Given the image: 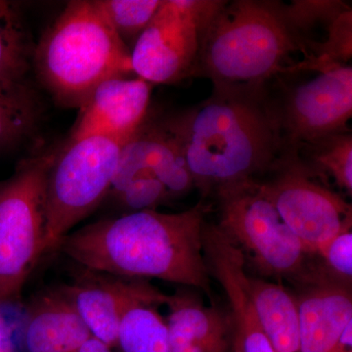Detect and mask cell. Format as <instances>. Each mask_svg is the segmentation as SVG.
I'll return each instance as SVG.
<instances>
[{"label":"cell","mask_w":352,"mask_h":352,"mask_svg":"<svg viewBox=\"0 0 352 352\" xmlns=\"http://www.w3.org/2000/svg\"><path fill=\"white\" fill-rule=\"evenodd\" d=\"M166 326L171 352H227L230 344L229 314L208 307L188 291L166 296Z\"/></svg>","instance_id":"15"},{"label":"cell","mask_w":352,"mask_h":352,"mask_svg":"<svg viewBox=\"0 0 352 352\" xmlns=\"http://www.w3.org/2000/svg\"><path fill=\"white\" fill-rule=\"evenodd\" d=\"M151 94V83L138 76L104 80L80 106L69 141L102 136L126 145L146 122Z\"/></svg>","instance_id":"12"},{"label":"cell","mask_w":352,"mask_h":352,"mask_svg":"<svg viewBox=\"0 0 352 352\" xmlns=\"http://www.w3.org/2000/svg\"><path fill=\"white\" fill-rule=\"evenodd\" d=\"M212 205L201 199L189 210H157L101 219L71 232L58 249L80 267L118 276L156 278L200 289L212 298L204 252Z\"/></svg>","instance_id":"2"},{"label":"cell","mask_w":352,"mask_h":352,"mask_svg":"<svg viewBox=\"0 0 352 352\" xmlns=\"http://www.w3.org/2000/svg\"><path fill=\"white\" fill-rule=\"evenodd\" d=\"M205 200L219 189L261 179L281 155L270 85L214 88L206 100L163 122Z\"/></svg>","instance_id":"1"},{"label":"cell","mask_w":352,"mask_h":352,"mask_svg":"<svg viewBox=\"0 0 352 352\" xmlns=\"http://www.w3.org/2000/svg\"><path fill=\"white\" fill-rule=\"evenodd\" d=\"M163 0H98L102 11L127 47L150 24Z\"/></svg>","instance_id":"21"},{"label":"cell","mask_w":352,"mask_h":352,"mask_svg":"<svg viewBox=\"0 0 352 352\" xmlns=\"http://www.w3.org/2000/svg\"><path fill=\"white\" fill-rule=\"evenodd\" d=\"M307 82L285 83L279 91H271L276 113L281 154L298 153L321 139L351 131L352 117V68L337 63L314 72Z\"/></svg>","instance_id":"9"},{"label":"cell","mask_w":352,"mask_h":352,"mask_svg":"<svg viewBox=\"0 0 352 352\" xmlns=\"http://www.w3.org/2000/svg\"><path fill=\"white\" fill-rule=\"evenodd\" d=\"M298 156L322 178L329 175L347 195L352 194V134L340 132L302 148Z\"/></svg>","instance_id":"19"},{"label":"cell","mask_w":352,"mask_h":352,"mask_svg":"<svg viewBox=\"0 0 352 352\" xmlns=\"http://www.w3.org/2000/svg\"><path fill=\"white\" fill-rule=\"evenodd\" d=\"M217 226L265 276L305 284L314 272L310 252L289 230L261 180L219 189Z\"/></svg>","instance_id":"5"},{"label":"cell","mask_w":352,"mask_h":352,"mask_svg":"<svg viewBox=\"0 0 352 352\" xmlns=\"http://www.w3.org/2000/svg\"><path fill=\"white\" fill-rule=\"evenodd\" d=\"M117 197L122 207L136 212L156 210L171 196L157 178L141 175L131 180Z\"/></svg>","instance_id":"24"},{"label":"cell","mask_w":352,"mask_h":352,"mask_svg":"<svg viewBox=\"0 0 352 352\" xmlns=\"http://www.w3.org/2000/svg\"><path fill=\"white\" fill-rule=\"evenodd\" d=\"M124 146L91 136L69 141L64 151L55 155L46 179L44 254L58 249L108 195Z\"/></svg>","instance_id":"7"},{"label":"cell","mask_w":352,"mask_h":352,"mask_svg":"<svg viewBox=\"0 0 352 352\" xmlns=\"http://www.w3.org/2000/svg\"><path fill=\"white\" fill-rule=\"evenodd\" d=\"M0 352H16L12 329L2 318H0Z\"/></svg>","instance_id":"25"},{"label":"cell","mask_w":352,"mask_h":352,"mask_svg":"<svg viewBox=\"0 0 352 352\" xmlns=\"http://www.w3.org/2000/svg\"><path fill=\"white\" fill-rule=\"evenodd\" d=\"M226 298L230 305L233 352H275L261 327L248 289L234 287L227 292Z\"/></svg>","instance_id":"20"},{"label":"cell","mask_w":352,"mask_h":352,"mask_svg":"<svg viewBox=\"0 0 352 352\" xmlns=\"http://www.w3.org/2000/svg\"><path fill=\"white\" fill-rule=\"evenodd\" d=\"M264 176L266 195L310 254L352 228L351 204L317 182L321 176L298 155H280Z\"/></svg>","instance_id":"8"},{"label":"cell","mask_w":352,"mask_h":352,"mask_svg":"<svg viewBox=\"0 0 352 352\" xmlns=\"http://www.w3.org/2000/svg\"><path fill=\"white\" fill-rule=\"evenodd\" d=\"M90 337L63 287L44 292L30 303L24 326L25 352H75Z\"/></svg>","instance_id":"14"},{"label":"cell","mask_w":352,"mask_h":352,"mask_svg":"<svg viewBox=\"0 0 352 352\" xmlns=\"http://www.w3.org/2000/svg\"><path fill=\"white\" fill-rule=\"evenodd\" d=\"M54 157L25 162L0 185V307L20 303L44 254L46 179Z\"/></svg>","instance_id":"6"},{"label":"cell","mask_w":352,"mask_h":352,"mask_svg":"<svg viewBox=\"0 0 352 352\" xmlns=\"http://www.w3.org/2000/svg\"><path fill=\"white\" fill-rule=\"evenodd\" d=\"M31 45L17 7L0 0V92L27 95Z\"/></svg>","instance_id":"17"},{"label":"cell","mask_w":352,"mask_h":352,"mask_svg":"<svg viewBox=\"0 0 352 352\" xmlns=\"http://www.w3.org/2000/svg\"><path fill=\"white\" fill-rule=\"evenodd\" d=\"M317 41L296 24L289 4L273 0H226L210 21L192 76L214 88L263 87L314 57Z\"/></svg>","instance_id":"3"},{"label":"cell","mask_w":352,"mask_h":352,"mask_svg":"<svg viewBox=\"0 0 352 352\" xmlns=\"http://www.w3.org/2000/svg\"><path fill=\"white\" fill-rule=\"evenodd\" d=\"M157 307L140 303L124 314L116 346L119 352H171L168 326Z\"/></svg>","instance_id":"18"},{"label":"cell","mask_w":352,"mask_h":352,"mask_svg":"<svg viewBox=\"0 0 352 352\" xmlns=\"http://www.w3.org/2000/svg\"><path fill=\"white\" fill-rule=\"evenodd\" d=\"M34 122V104L29 94L0 92V146L11 144L27 135Z\"/></svg>","instance_id":"22"},{"label":"cell","mask_w":352,"mask_h":352,"mask_svg":"<svg viewBox=\"0 0 352 352\" xmlns=\"http://www.w3.org/2000/svg\"><path fill=\"white\" fill-rule=\"evenodd\" d=\"M224 1L163 0L132 47L134 74L151 85L192 76L208 25Z\"/></svg>","instance_id":"10"},{"label":"cell","mask_w":352,"mask_h":352,"mask_svg":"<svg viewBox=\"0 0 352 352\" xmlns=\"http://www.w3.org/2000/svg\"><path fill=\"white\" fill-rule=\"evenodd\" d=\"M140 175L157 178L171 197L184 195L195 187L179 148L163 124L144 122L122 147L111 190L119 195Z\"/></svg>","instance_id":"13"},{"label":"cell","mask_w":352,"mask_h":352,"mask_svg":"<svg viewBox=\"0 0 352 352\" xmlns=\"http://www.w3.org/2000/svg\"><path fill=\"white\" fill-rule=\"evenodd\" d=\"M75 352H117L113 347L107 346L103 342L96 339L94 337H90L89 339L78 347Z\"/></svg>","instance_id":"26"},{"label":"cell","mask_w":352,"mask_h":352,"mask_svg":"<svg viewBox=\"0 0 352 352\" xmlns=\"http://www.w3.org/2000/svg\"><path fill=\"white\" fill-rule=\"evenodd\" d=\"M63 289L91 333L116 349L120 322L131 307L140 303L164 305L168 294L148 280L118 276L80 267Z\"/></svg>","instance_id":"11"},{"label":"cell","mask_w":352,"mask_h":352,"mask_svg":"<svg viewBox=\"0 0 352 352\" xmlns=\"http://www.w3.org/2000/svg\"><path fill=\"white\" fill-rule=\"evenodd\" d=\"M41 82L58 101L82 106L104 80L134 74L131 50L97 1L67 4L34 51Z\"/></svg>","instance_id":"4"},{"label":"cell","mask_w":352,"mask_h":352,"mask_svg":"<svg viewBox=\"0 0 352 352\" xmlns=\"http://www.w3.org/2000/svg\"><path fill=\"white\" fill-rule=\"evenodd\" d=\"M317 270L331 281L351 287L352 282V228L342 231L322 247Z\"/></svg>","instance_id":"23"},{"label":"cell","mask_w":352,"mask_h":352,"mask_svg":"<svg viewBox=\"0 0 352 352\" xmlns=\"http://www.w3.org/2000/svg\"><path fill=\"white\" fill-rule=\"evenodd\" d=\"M250 295L275 352H300L298 296L282 284L249 276Z\"/></svg>","instance_id":"16"}]
</instances>
